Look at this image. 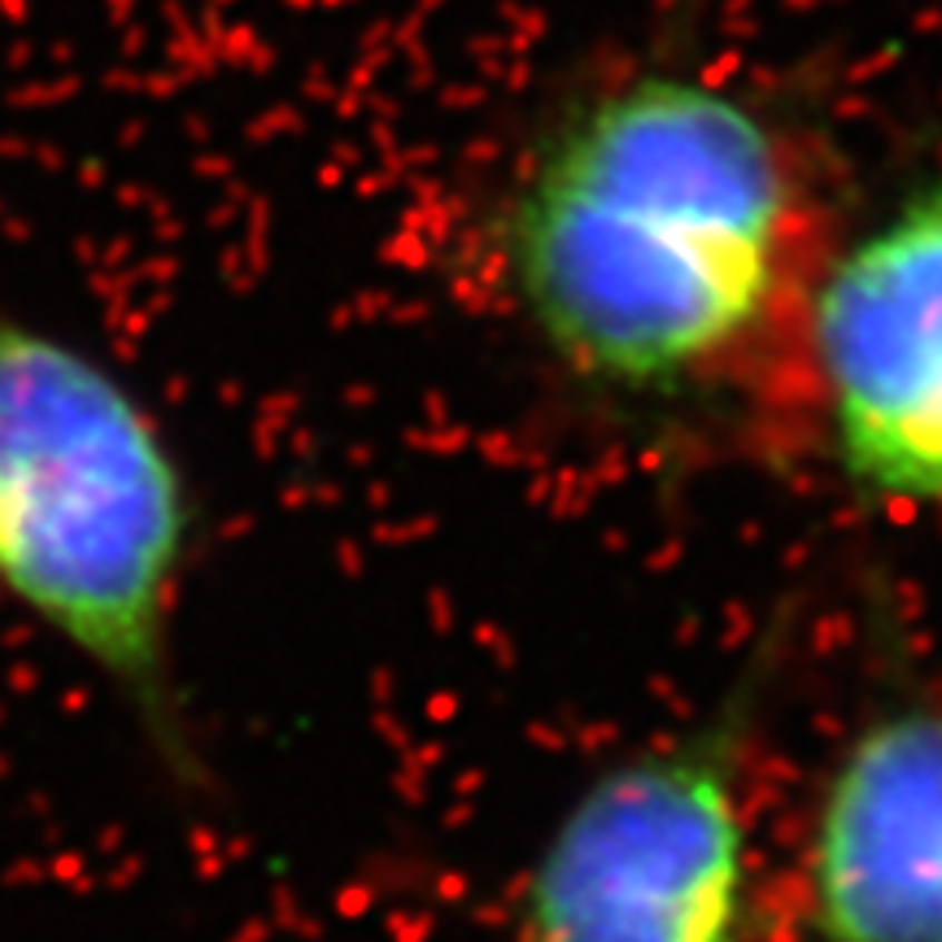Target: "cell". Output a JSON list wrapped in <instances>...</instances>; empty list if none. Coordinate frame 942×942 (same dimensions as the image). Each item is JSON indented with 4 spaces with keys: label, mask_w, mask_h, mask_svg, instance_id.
<instances>
[{
    "label": "cell",
    "mask_w": 942,
    "mask_h": 942,
    "mask_svg": "<svg viewBox=\"0 0 942 942\" xmlns=\"http://www.w3.org/2000/svg\"><path fill=\"white\" fill-rule=\"evenodd\" d=\"M851 223L777 97L628 61L550 105L489 193L498 306L537 366L664 450L812 459L807 323Z\"/></svg>",
    "instance_id": "6da1fadb"
},
{
    "label": "cell",
    "mask_w": 942,
    "mask_h": 942,
    "mask_svg": "<svg viewBox=\"0 0 942 942\" xmlns=\"http://www.w3.org/2000/svg\"><path fill=\"white\" fill-rule=\"evenodd\" d=\"M197 537V484L149 398L0 306V593L114 689L188 789L209 785L175 664Z\"/></svg>",
    "instance_id": "7a4b0ae2"
},
{
    "label": "cell",
    "mask_w": 942,
    "mask_h": 942,
    "mask_svg": "<svg viewBox=\"0 0 942 942\" xmlns=\"http://www.w3.org/2000/svg\"><path fill=\"white\" fill-rule=\"evenodd\" d=\"M803 637L807 593H785L694 720L576 789L516 882L511 942H768L755 773Z\"/></svg>",
    "instance_id": "3957f363"
},
{
    "label": "cell",
    "mask_w": 942,
    "mask_h": 942,
    "mask_svg": "<svg viewBox=\"0 0 942 942\" xmlns=\"http://www.w3.org/2000/svg\"><path fill=\"white\" fill-rule=\"evenodd\" d=\"M860 646L855 707L768 890V942H942V685L886 598H869Z\"/></svg>",
    "instance_id": "277c9868"
},
{
    "label": "cell",
    "mask_w": 942,
    "mask_h": 942,
    "mask_svg": "<svg viewBox=\"0 0 942 942\" xmlns=\"http://www.w3.org/2000/svg\"><path fill=\"white\" fill-rule=\"evenodd\" d=\"M812 459L873 511L942 516V166L846 223L807 323Z\"/></svg>",
    "instance_id": "5b68a950"
}]
</instances>
